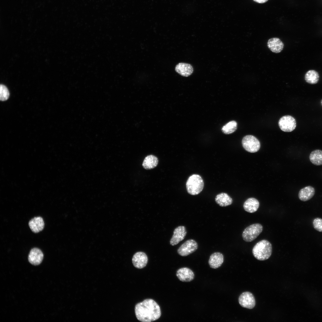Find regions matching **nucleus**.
I'll return each instance as SVG.
<instances>
[{"instance_id":"obj_11","label":"nucleus","mask_w":322,"mask_h":322,"mask_svg":"<svg viewBox=\"0 0 322 322\" xmlns=\"http://www.w3.org/2000/svg\"><path fill=\"white\" fill-rule=\"evenodd\" d=\"M176 275L180 281L185 282H190L194 278L193 272L190 269L186 267L179 269L177 272Z\"/></svg>"},{"instance_id":"obj_2","label":"nucleus","mask_w":322,"mask_h":322,"mask_svg":"<svg viewBox=\"0 0 322 322\" xmlns=\"http://www.w3.org/2000/svg\"><path fill=\"white\" fill-rule=\"evenodd\" d=\"M272 246L268 240L264 239L257 242L253 247L252 253L254 257L260 261L268 259L272 253Z\"/></svg>"},{"instance_id":"obj_12","label":"nucleus","mask_w":322,"mask_h":322,"mask_svg":"<svg viewBox=\"0 0 322 322\" xmlns=\"http://www.w3.org/2000/svg\"><path fill=\"white\" fill-rule=\"evenodd\" d=\"M43 257L44 255L42 251L38 248H34L30 251L28 259L31 264L34 265H37L41 263Z\"/></svg>"},{"instance_id":"obj_24","label":"nucleus","mask_w":322,"mask_h":322,"mask_svg":"<svg viewBox=\"0 0 322 322\" xmlns=\"http://www.w3.org/2000/svg\"><path fill=\"white\" fill-rule=\"evenodd\" d=\"M10 94L7 87L3 84L0 86V99L2 101L7 100L9 97Z\"/></svg>"},{"instance_id":"obj_1","label":"nucleus","mask_w":322,"mask_h":322,"mask_svg":"<svg viewBox=\"0 0 322 322\" xmlns=\"http://www.w3.org/2000/svg\"><path fill=\"white\" fill-rule=\"evenodd\" d=\"M137 319L143 322H150L158 319L161 316L160 306L153 300L147 299L137 304L135 307Z\"/></svg>"},{"instance_id":"obj_16","label":"nucleus","mask_w":322,"mask_h":322,"mask_svg":"<svg viewBox=\"0 0 322 322\" xmlns=\"http://www.w3.org/2000/svg\"><path fill=\"white\" fill-rule=\"evenodd\" d=\"M175 70L182 76L188 77L193 73V70L192 66L191 64L180 63L176 66Z\"/></svg>"},{"instance_id":"obj_23","label":"nucleus","mask_w":322,"mask_h":322,"mask_svg":"<svg viewBox=\"0 0 322 322\" xmlns=\"http://www.w3.org/2000/svg\"><path fill=\"white\" fill-rule=\"evenodd\" d=\"M237 128V123L235 121H230L222 128V132L225 134H229L234 132Z\"/></svg>"},{"instance_id":"obj_26","label":"nucleus","mask_w":322,"mask_h":322,"mask_svg":"<svg viewBox=\"0 0 322 322\" xmlns=\"http://www.w3.org/2000/svg\"><path fill=\"white\" fill-rule=\"evenodd\" d=\"M254 1L259 3H263L266 2L268 0H253Z\"/></svg>"},{"instance_id":"obj_14","label":"nucleus","mask_w":322,"mask_h":322,"mask_svg":"<svg viewBox=\"0 0 322 322\" xmlns=\"http://www.w3.org/2000/svg\"><path fill=\"white\" fill-rule=\"evenodd\" d=\"M224 261V257L222 254L219 252H215L210 256L208 264L211 268L216 269L222 265Z\"/></svg>"},{"instance_id":"obj_22","label":"nucleus","mask_w":322,"mask_h":322,"mask_svg":"<svg viewBox=\"0 0 322 322\" xmlns=\"http://www.w3.org/2000/svg\"><path fill=\"white\" fill-rule=\"evenodd\" d=\"M304 78L306 81L308 83L314 84L318 81L319 76L318 73L314 70H310L306 73Z\"/></svg>"},{"instance_id":"obj_17","label":"nucleus","mask_w":322,"mask_h":322,"mask_svg":"<svg viewBox=\"0 0 322 322\" xmlns=\"http://www.w3.org/2000/svg\"><path fill=\"white\" fill-rule=\"evenodd\" d=\"M29 225L33 232L37 233L43 230L44 224L42 217H37L33 218L30 221Z\"/></svg>"},{"instance_id":"obj_18","label":"nucleus","mask_w":322,"mask_h":322,"mask_svg":"<svg viewBox=\"0 0 322 322\" xmlns=\"http://www.w3.org/2000/svg\"><path fill=\"white\" fill-rule=\"evenodd\" d=\"M259 206V203L258 200L254 198H250L244 202L243 208L246 211L253 213L257 210Z\"/></svg>"},{"instance_id":"obj_6","label":"nucleus","mask_w":322,"mask_h":322,"mask_svg":"<svg viewBox=\"0 0 322 322\" xmlns=\"http://www.w3.org/2000/svg\"><path fill=\"white\" fill-rule=\"evenodd\" d=\"M198 247V244L196 241L190 239L186 241L181 245L177 250V252L180 256H185L195 252Z\"/></svg>"},{"instance_id":"obj_27","label":"nucleus","mask_w":322,"mask_h":322,"mask_svg":"<svg viewBox=\"0 0 322 322\" xmlns=\"http://www.w3.org/2000/svg\"><path fill=\"white\" fill-rule=\"evenodd\" d=\"M321 105L322 106V100H321Z\"/></svg>"},{"instance_id":"obj_20","label":"nucleus","mask_w":322,"mask_h":322,"mask_svg":"<svg viewBox=\"0 0 322 322\" xmlns=\"http://www.w3.org/2000/svg\"><path fill=\"white\" fill-rule=\"evenodd\" d=\"M158 160L156 156L150 155L147 156L144 159L142 164L143 167L146 169L154 168L157 165Z\"/></svg>"},{"instance_id":"obj_8","label":"nucleus","mask_w":322,"mask_h":322,"mask_svg":"<svg viewBox=\"0 0 322 322\" xmlns=\"http://www.w3.org/2000/svg\"><path fill=\"white\" fill-rule=\"evenodd\" d=\"M239 302L242 307L251 309L256 304L255 297L250 292H245L242 293L239 298Z\"/></svg>"},{"instance_id":"obj_9","label":"nucleus","mask_w":322,"mask_h":322,"mask_svg":"<svg viewBox=\"0 0 322 322\" xmlns=\"http://www.w3.org/2000/svg\"><path fill=\"white\" fill-rule=\"evenodd\" d=\"M187 234L185 227L183 226H179L175 229L173 234L170 240V244L172 246L177 244L183 240Z\"/></svg>"},{"instance_id":"obj_25","label":"nucleus","mask_w":322,"mask_h":322,"mask_svg":"<svg viewBox=\"0 0 322 322\" xmlns=\"http://www.w3.org/2000/svg\"><path fill=\"white\" fill-rule=\"evenodd\" d=\"M314 228L316 230L322 232V219L320 218L315 219L312 222Z\"/></svg>"},{"instance_id":"obj_10","label":"nucleus","mask_w":322,"mask_h":322,"mask_svg":"<svg viewBox=\"0 0 322 322\" xmlns=\"http://www.w3.org/2000/svg\"><path fill=\"white\" fill-rule=\"evenodd\" d=\"M132 261L133 265L135 267L142 269L146 266L148 258L145 253L142 252H138L133 255Z\"/></svg>"},{"instance_id":"obj_4","label":"nucleus","mask_w":322,"mask_h":322,"mask_svg":"<svg viewBox=\"0 0 322 322\" xmlns=\"http://www.w3.org/2000/svg\"><path fill=\"white\" fill-rule=\"evenodd\" d=\"M263 226L260 224H252L246 228L242 234V237L245 242H250L255 240L261 233Z\"/></svg>"},{"instance_id":"obj_19","label":"nucleus","mask_w":322,"mask_h":322,"mask_svg":"<svg viewBox=\"0 0 322 322\" xmlns=\"http://www.w3.org/2000/svg\"><path fill=\"white\" fill-rule=\"evenodd\" d=\"M217 204L221 207H226L231 205L232 198L227 193H222L217 194L215 198Z\"/></svg>"},{"instance_id":"obj_15","label":"nucleus","mask_w":322,"mask_h":322,"mask_svg":"<svg viewBox=\"0 0 322 322\" xmlns=\"http://www.w3.org/2000/svg\"><path fill=\"white\" fill-rule=\"evenodd\" d=\"M314 188L311 186H306L301 189L299 191L298 197L302 201H307L311 199L315 194Z\"/></svg>"},{"instance_id":"obj_3","label":"nucleus","mask_w":322,"mask_h":322,"mask_svg":"<svg viewBox=\"0 0 322 322\" xmlns=\"http://www.w3.org/2000/svg\"><path fill=\"white\" fill-rule=\"evenodd\" d=\"M186 185L188 193L191 195H195L202 191L204 188V183L199 175L194 174L188 178Z\"/></svg>"},{"instance_id":"obj_7","label":"nucleus","mask_w":322,"mask_h":322,"mask_svg":"<svg viewBox=\"0 0 322 322\" xmlns=\"http://www.w3.org/2000/svg\"><path fill=\"white\" fill-rule=\"evenodd\" d=\"M279 126L282 131L290 132L293 131L296 127V122L292 116L287 115L283 116L278 121Z\"/></svg>"},{"instance_id":"obj_5","label":"nucleus","mask_w":322,"mask_h":322,"mask_svg":"<svg viewBox=\"0 0 322 322\" xmlns=\"http://www.w3.org/2000/svg\"><path fill=\"white\" fill-rule=\"evenodd\" d=\"M242 143L243 148L249 152H256L259 150L260 147L259 141L253 135L245 136L243 138Z\"/></svg>"},{"instance_id":"obj_21","label":"nucleus","mask_w":322,"mask_h":322,"mask_svg":"<svg viewBox=\"0 0 322 322\" xmlns=\"http://www.w3.org/2000/svg\"><path fill=\"white\" fill-rule=\"evenodd\" d=\"M310 162L316 165H322V150L317 149L312 151L309 156Z\"/></svg>"},{"instance_id":"obj_13","label":"nucleus","mask_w":322,"mask_h":322,"mask_svg":"<svg viewBox=\"0 0 322 322\" xmlns=\"http://www.w3.org/2000/svg\"><path fill=\"white\" fill-rule=\"evenodd\" d=\"M267 46L272 52L277 53L280 52L283 49L284 44L279 38H273L269 39Z\"/></svg>"}]
</instances>
